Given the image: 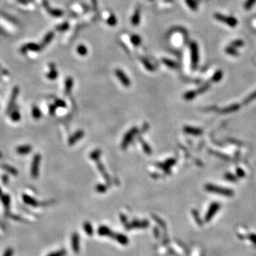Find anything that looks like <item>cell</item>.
Listing matches in <instances>:
<instances>
[{
	"instance_id": "cell-35",
	"label": "cell",
	"mask_w": 256,
	"mask_h": 256,
	"mask_svg": "<svg viewBox=\"0 0 256 256\" xmlns=\"http://www.w3.org/2000/svg\"><path fill=\"white\" fill-rule=\"evenodd\" d=\"M1 179H2V182H3V183H4V184H7L8 180H9L7 175H3Z\"/></svg>"
},
{
	"instance_id": "cell-23",
	"label": "cell",
	"mask_w": 256,
	"mask_h": 256,
	"mask_svg": "<svg viewBox=\"0 0 256 256\" xmlns=\"http://www.w3.org/2000/svg\"><path fill=\"white\" fill-rule=\"evenodd\" d=\"M256 3V0H246L243 5V8L246 11H248L252 8L253 5Z\"/></svg>"
},
{
	"instance_id": "cell-37",
	"label": "cell",
	"mask_w": 256,
	"mask_h": 256,
	"mask_svg": "<svg viewBox=\"0 0 256 256\" xmlns=\"http://www.w3.org/2000/svg\"><path fill=\"white\" fill-rule=\"evenodd\" d=\"M49 110H50L51 113H52V114L54 113V112H55V110H56L55 107H54V106H51L50 108H49Z\"/></svg>"
},
{
	"instance_id": "cell-2",
	"label": "cell",
	"mask_w": 256,
	"mask_h": 256,
	"mask_svg": "<svg viewBox=\"0 0 256 256\" xmlns=\"http://www.w3.org/2000/svg\"><path fill=\"white\" fill-rule=\"evenodd\" d=\"M213 17H214V18L216 19V20H218L221 22H223L224 24H227L228 26H229L230 27H232V28L236 27L238 24L237 19H236L234 17L225 16L219 13L214 14Z\"/></svg>"
},
{
	"instance_id": "cell-36",
	"label": "cell",
	"mask_w": 256,
	"mask_h": 256,
	"mask_svg": "<svg viewBox=\"0 0 256 256\" xmlns=\"http://www.w3.org/2000/svg\"><path fill=\"white\" fill-rule=\"evenodd\" d=\"M56 104L57 105V106H60V107H64L66 105H65L64 102L62 101H56Z\"/></svg>"
},
{
	"instance_id": "cell-3",
	"label": "cell",
	"mask_w": 256,
	"mask_h": 256,
	"mask_svg": "<svg viewBox=\"0 0 256 256\" xmlns=\"http://www.w3.org/2000/svg\"><path fill=\"white\" fill-rule=\"evenodd\" d=\"M41 159V157L39 154H36L33 157V160L31 166V175L32 178L36 179L38 176Z\"/></svg>"
},
{
	"instance_id": "cell-25",
	"label": "cell",
	"mask_w": 256,
	"mask_h": 256,
	"mask_svg": "<svg viewBox=\"0 0 256 256\" xmlns=\"http://www.w3.org/2000/svg\"><path fill=\"white\" fill-rule=\"evenodd\" d=\"M83 227H84V230H85V232L87 233V234L88 235V236H92L93 233V230L92 226H91L90 223L88 222L85 223L83 225Z\"/></svg>"
},
{
	"instance_id": "cell-16",
	"label": "cell",
	"mask_w": 256,
	"mask_h": 256,
	"mask_svg": "<svg viewBox=\"0 0 256 256\" xmlns=\"http://www.w3.org/2000/svg\"><path fill=\"white\" fill-rule=\"evenodd\" d=\"M240 108V106L238 104H233L231 105V106L229 107H226V108H224V109H223L221 110V112L223 113H233V112H236L237 111V110Z\"/></svg>"
},
{
	"instance_id": "cell-10",
	"label": "cell",
	"mask_w": 256,
	"mask_h": 256,
	"mask_svg": "<svg viewBox=\"0 0 256 256\" xmlns=\"http://www.w3.org/2000/svg\"><path fill=\"white\" fill-rule=\"evenodd\" d=\"M98 234L100 236H109V237L112 238H114V236H115V234L112 232L111 230L106 226H101L98 229Z\"/></svg>"
},
{
	"instance_id": "cell-1",
	"label": "cell",
	"mask_w": 256,
	"mask_h": 256,
	"mask_svg": "<svg viewBox=\"0 0 256 256\" xmlns=\"http://www.w3.org/2000/svg\"><path fill=\"white\" fill-rule=\"evenodd\" d=\"M205 189L208 192L214 193L216 194H219V195L224 196H234V191L231 189L225 188V187H219V186L212 184H207L205 186Z\"/></svg>"
},
{
	"instance_id": "cell-28",
	"label": "cell",
	"mask_w": 256,
	"mask_h": 256,
	"mask_svg": "<svg viewBox=\"0 0 256 256\" xmlns=\"http://www.w3.org/2000/svg\"><path fill=\"white\" fill-rule=\"evenodd\" d=\"M224 177H225L226 180H228V181L229 182H235L237 181V178H236V176H235L234 175L232 174L231 173H226Z\"/></svg>"
},
{
	"instance_id": "cell-21",
	"label": "cell",
	"mask_w": 256,
	"mask_h": 256,
	"mask_svg": "<svg viewBox=\"0 0 256 256\" xmlns=\"http://www.w3.org/2000/svg\"><path fill=\"white\" fill-rule=\"evenodd\" d=\"M225 52L226 54H229V55L234 56H237L239 55V53H238V51L236 50V48L231 46L226 47L225 48Z\"/></svg>"
},
{
	"instance_id": "cell-8",
	"label": "cell",
	"mask_w": 256,
	"mask_h": 256,
	"mask_svg": "<svg viewBox=\"0 0 256 256\" xmlns=\"http://www.w3.org/2000/svg\"><path fill=\"white\" fill-rule=\"evenodd\" d=\"M31 151H32V147L29 145H21V146L17 147L16 149L17 153L20 155H29V153H31Z\"/></svg>"
},
{
	"instance_id": "cell-32",
	"label": "cell",
	"mask_w": 256,
	"mask_h": 256,
	"mask_svg": "<svg viewBox=\"0 0 256 256\" xmlns=\"http://www.w3.org/2000/svg\"><path fill=\"white\" fill-rule=\"evenodd\" d=\"M236 174H237L238 177L243 178V177H244V176L245 175V173L243 169H241V168H238V169H236Z\"/></svg>"
},
{
	"instance_id": "cell-5",
	"label": "cell",
	"mask_w": 256,
	"mask_h": 256,
	"mask_svg": "<svg viewBox=\"0 0 256 256\" xmlns=\"http://www.w3.org/2000/svg\"><path fill=\"white\" fill-rule=\"evenodd\" d=\"M19 93V87H14L13 90H12L11 97H10L9 101L8 106H7V113H10L12 110H13L14 107L16 100H17L18 95Z\"/></svg>"
},
{
	"instance_id": "cell-34",
	"label": "cell",
	"mask_w": 256,
	"mask_h": 256,
	"mask_svg": "<svg viewBox=\"0 0 256 256\" xmlns=\"http://www.w3.org/2000/svg\"><path fill=\"white\" fill-rule=\"evenodd\" d=\"M187 3H188L189 7H190L192 9H196L197 6H196V4L194 0H188V1H187Z\"/></svg>"
},
{
	"instance_id": "cell-13",
	"label": "cell",
	"mask_w": 256,
	"mask_h": 256,
	"mask_svg": "<svg viewBox=\"0 0 256 256\" xmlns=\"http://www.w3.org/2000/svg\"><path fill=\"white\" fill-rule=\"evenodd\" d=\"M149 226V222L147 221H134L133 223H132L131 224H129V225L127 226V229H131V227H134V228H146L147 226Z\"/></svg>"
},
{
	"instance_id": "cell-7",
	"label": "cell",
	"mask_w": 256,
	"mask_h": 256,
	"mask_svg": "<svg viewBox=\"0 0 256 256\" xmlns=\"http://www.w3.org/2000/svg\"><path fill=\"white\" fill-rule=\"evenodd\" d=\"M71 245L72 249L73 252L75 253H78L80 250V245H79V236L77 233H74L71 238Z\"/></svg>"
},
{
	"instance_id": "cell-39",
	"label": "cell",
	"mask_w": 256,
	"mask_h": 256,
	"mask_svg": "<svg viewBox=\"0 0 256 256\" xmlns=\"http://www.w3.org/2000/svg\"><path fill=\"white\" fill-rule=\"evenodd\" d=\"M154 232L155 233V236H156V237H158V236H159V231H158V229H155V230H154Z\"/></svg>"
},
{
	"instance_id": "cell-4",
	"label": "cell",
	"mask_w": 256,
	"mask_h": 256,
	"mask_svg": "<svg viewBox=\"0 0 256 256\" xmlns=\"http://www.w3.org/2000/svg\"><path fill=\"white\" fill-rule=\"evenodd\" d=\"M220 207H221V205L219 203L214 202L211 203L209 208H208L207 213H206V216H205V219H206V221H210L212 218H213V216L218 212Z\"/></svg>"
},
{
	"instance_id": "cell-6",
	"label": "cell",
	"mask_w": 256,
	"mask_h": 256,
	"mask_svg": "<svg viewBox=\"0 0 256 256\" xmlns=\"http://www.w3.org/2000/svg\"><path fill=\"white\" fill-rule=\"evenodd\" d=\"M191 53H192V61L193 68H195L199 61V51H198V46L195 42H193L191 44Z\"/></svg>"
},
{
	"instance_id": "cell-24",
	"label": "cell",
	"mask_w": 256,
	"mask_h": 256,
	"mask_svg": "<svg viewBox=\"0 0 256 256\" xmlns=\"http://www.w3.org/2000/svg\"><path fill=\"white\" fill-rule=\"evenodd\" d=\"M83 132H82V131H78V132H77L76 133H75V136L73 135L71 138V139H70V140H69L70 144H71V145H72V144L75 143V141H77V140H79L80 138L82 136H83Z\"/></svg>"
},
{
	"instance_id": "cell-29",
	"label": "cell",
	"mask_w": 256,
	"mask_h": 256,
	"mask_svg": "<svg viewBox=\"0 0 256 256\" xmlns=\"http://www.w3.org/2000/svg\"><path fill=\"white\" fill-rule=\"evenodd\" d=\"M66 250H65L64 249H62V250H59V251L51 252V253H50L47 256H65L66 255Z\"/></svg>"
},
{
	"instance_id": "cell-12",
	"label": "cell",
	"mask_w": 256,
	"mask_h": 256,
	"mask_svg": "<svg viewBox=\"0 0 256 256\" xmlns=\"http://www.w3.org/2000/svg\"><path fill=\"white\" fill-rule=\"evenodd\" d=\"M1 167L4 170H5L7 172L10 174L13 175V176H17V175L18 174V171H17L14 166L9 165L7 164H2L1 165Z\"/></svg>"
},
{
	"instance_id": "cell-19",
	"label": "cell",
	"mask_w": 256,
	"mask_h": 256,
	"mask_svg": "<svg viewBox=\"0 0 256 256\" xmlns=\"http://www.w3.org/2000/svg\"><path fill=\"white\" fill-rule=\"evenodd\" d=\"M223 71L221 70H218L212 76L211 81L214 82V83H218V82L221 81V80L223 78Z\"/></svg>"
},
{
	"instance_id": "cell-20",
	"label": "cell",
	"mask_w": 256,
	"mask_h": 256,
	"mask_svg": "<svg viewBox=\"0 0 256 256\" xmlns=\"http://www.w3.org/2000/svg\"><path fill=\"white\" fill-rule=\"evenodd\" d=\"M31 114H32V117L36 120H38L41 117V112L37 106H33Z\"/></svg>"
},
{
	"instance_id": "cell-26",
	"label": "cell",
	"mask_w": 256,
	"mask_h": 256,
	"mask_svg": "<svg viewBox=\"0 0 256 256\" xmlns=\"http://www.w3.org/2000/svg\"><path fill=\"white\" fill-rule=\"evenodd\" d=\"M256 99V90L254 91V92H252V93H250L249 95L245 99L244 101V103L245 104H248L249 103H250V102L252 101H255Z\"/></svg>"
},
{
	"instance_id": "cell-17",
	"label": "cell",
	"mask_w": 256,
	"mask_h": 256,
	"mask_svg": "<svg viewBox=\"0 0 256 256\" xmlns=\"http://www.w3.org/2000/svg\"><path fill=\"white\" fill-rule=\"evenodd\" d=\"M117 242L121 243L122 245H127L128 243V238L127 236H124L122 234H115L114 238Z\"/></svg>"
},
{
	"instance_id": "cell-14",
	"label": "cell",
	"mask_w": 256,
	"mask_h": 256,
	"mask_svg": "<svg viewBox=\"0 0 256 256\" xmlns=\"http://www.w3.org/2000/svg\"><path fill=\"white\" fill-rule=\"evenodd\" d=\"M135 132L136 129H132V130H129V132L126 135L125 137L124 138L123 142H122V147H125L129 143V141H130V140L132 139L133 136L135 134Z\"/></svg>"
},
{
	"instance_id": "cell-18",
	"label": "cell",
	"mask_w": 256,
	"mask_h": 256,
	"mask_svg": "<svg viewBox=\"0 0 256 256\" xmlns=\"http://www.w3.org/2000/svg\"><path fill=\"white\" fill-rule=\"evenodd\" d=\"M1 201H2L3 205H4V208H6L7 211H8L9 208L10 203H11V199H10V196L7 195V194H4L1 196Z\"/></svg>"
},
{
	"instance_id": "cell-30",
	"label": "cell",
	"mask_w": 256,
	"mask_h": 256,
	"mask_svg": "<svg viewBox=\"0 0 256 256\" xmlns=\"http://www.w3.org/2000/svg\"><path fill=\"white\" fill-rule=\"evenodd\" d=\"M174 163H175L174 159H169V160L166 161V162L164 163V165L163 166H164V169H165L166 170H168L169 167H171V166H172L173 164H174Z\"/></svg>"
},
{
	"instance_id": "cell-31",
	"label": "cell",
	"mask_w": 256,
	"mask_h": 256,
	"mask_svg": "<svg viewBox=\"0 0 256 256\" xmlns=\"http://www.w3.org/2000/svg\"><path fill=\"white\" fill-rule=\"evenodd\" d=\"M13 255H14L13 249L11 248H9L5 250L2 256H13Z\"/></svg>"
},
{
	"instance_id": "cell-27",
	"label": "cell",
	"mask_w": 256,
	"mask_h": 256,
	"mask_svg": "<svg viewBox=\"0 0 256 256\" xmlns=\"http://www.w3.org/2000/svg\"><path fill=\"white\" fill-rule=\"evenodd\" d=\"M196 95V93L195 91H189V92L186 93L184 95V98L186 100H188V101H190V100H192L193 98H195Z\"/></svg>"
},
{
	"instance_id": "cell-9",
	"label": "cell",
	"mask_w": 256,
	"mask_h": 256,
	"mask_svg": "<svg viewBox=\"0 0 256 256\" xmlns=\"http://www.w3.org/2000/svg\"><path fill=\"white\" fill-rule=\"evenodd\" d=\"M23 201L26 203V204L29 205V206H33V207H36L38 206V202L36 201L34 198L31 197V196L27 195V194H23L22 196Z\"/></svg>"
},
{
	"instance_id": "cell-22",
	"label": "cell",
	"mask_w": 256,
	"mask_h": 256,
	"mask_svg": "<svg viewBox=\"0 0 256 256\" xmlns=\"http://www.w3.org/2000/svg\"><path fill=\"white\" fill-rule=\"evenodd\" d=\"M243 45H244V41H243L242 39L234 40V41H233L231 43V44H230V46H231L234 47V48H236L243 47Z\"/></svg>"
},
{
	"instance_id": "cell-40",
	"label": "cell",
	"mask_w": 256,
	"mask_h": 256,
	"mask_svg": "<svg viewBox=\"0 0 256 256\" xmlns=\"http://www.w3.org/2000/svg\"><path fill=\"white\" fill-rule=\"evenodd\" d=\"M2 195H3V194H2V191H1V189L0 188V196H1Z\"/></svg>"
},
{
	"instance_id": "cell-33",
	"label": "cell",
	"mask_w": 256,
	"mask_h": 256,
	"mask_svg": "<svg viewBox=\"0 0 256 256\" xmlns=\"http://www.w3.org/2000/svg\"><path fill=\"white\" fill-rule=\"evenodd\" d=\"M208 88H209V84L208 83L205 84V85H203L202 87L200 88L199 90V93H203L206 92V91L208 89Z\"/></svg>"
},
{
	"instance_id": "cell-15",
	"label": "cell",
	"mask_w": 256,
	"mask_h": 256,
	"mask_svg": "<svg viewBox=\"0 0 256 256\" xmlns=\"http://www.w3.org/2000/svg\"><path fill=\"white\" fill-rule=\"evenodd\" d=\"M10 118L13 122H19L21 119V115L19 110L17 108H13V110L10 112Z\"/></svg>"
},
{
	"instance_id": "cell-38",
	"label": "cell",
	"mask_w": 256,
	"mask_h": 256,
	"mask_svg": "<svg viewBox=\"0 0 256 256\" xmlns=\"http://www.w3.org/2000/svg\"><path fill=\"white\" fill-rule=\"evenodd\" d=\"M99 188L100 189H98V192H104L105 191V187L103 185H101V186H100L99 187Z\"/></svg>"
},
{
	"instance_id": "cell-11",
	"label": "cell",
	"mask_w": 256,
	"mask_h": 256,
	"mask_svg": "<svg viewBox=\"0 0 256 256\" xmlns=\"http://www.w3.org/2000/svg\"><path fill=\"white\" fill-rule=\"evenodd\" d=\"M184 132L188 133V134L193 135H200L202 134L203 131L202 129H199V128L196 127H189V126H187L184 128Z\"/></svg>"
}]
</instances>
